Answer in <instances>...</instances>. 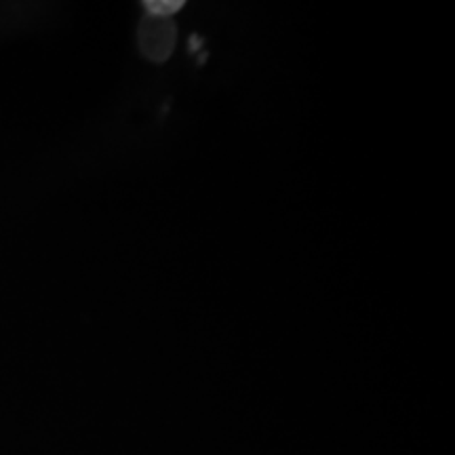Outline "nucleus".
I'll return each instance as SVG.
<instances>
[{"mask_svg": "<svg viewBox=\"0 0 455 455\" xmlns=\"http://www.w3.org/2000/svg\"><path fill=\"white\" fill-rule=\"evenodd\" d=\"M184 7L181 0H146L144 9L148 15L152 17H163V20H171L178 11Z\"/></svg>", "mask_w": 455, "mask_h": 455, "instance_id": "2", "label": "nucleus"}, {"mask_svg": "<svg viewBox=\"0 0 455 455\" xmlns=\"http://www.w3.org/2000/svg\"><path fill=\"white\" fill-rule=\"evenodd\" d=\"M140 49L150 61H164L173 51L175 26L171 20L148 15L140 26Z\"/></svg>", "mask_w": 455, "mask_h": 455, "instance_id": "1", "label": "nucleus"}]
</instances>
